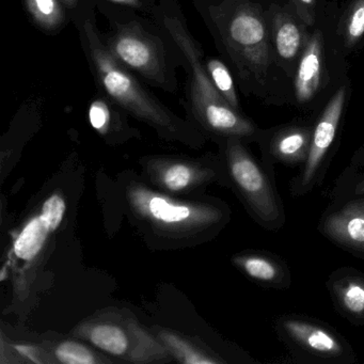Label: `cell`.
I'll use <instances>...</instances> for the list:
<instances>
[{"instance_id": "obj_1", "label": "cell", "mask_w": 364, "mask_h": 364, "mask_svg": "<svg viewBox=\"0 0 364 364\" xmlns=\"http://www.w3.org/2000/svg\"><path fill=\"white\" fill-rule=\"evenodd\" d=\"M73 24L97 91L120 106L129 116L150 125L165 139L201 144L203 136L198 127L164 105L137 75L110 54L97 28L95 14L82 16Z\"/></svg>"}, {"instance_id": "obj_2", "label": "cell", "mask_w": 364, "mask_h": 364, "mask_svg": "<svg viewBox=\"0 0 364 364\" xmlns=\"http://www.w3.org/2000/svg\"><path fill=\"white\" fill-rule=\"evenodd\" d=\"M151 18L166 31L182 57L186 74L185 103L188 120L206 133L223 138L250 139L257 127L234 109L208 77L201 44L191 33L178 0H156Z\"/></svg>"}, {"instance_id": "obj_3", "label": "cell", "mask_w": 364, "mask_h": 364, "mask_svg": "<svg viewBox=\"0 0 364 364\" xmlns=\"http://www.w3.org/2000/svg\"><path fill=\"white\" fill-rule=\"evenodd\" d=\"M108 31L102 33L110 54L142 82L167 93L178 88L182 57L171 38L153 20L134 10L97 1Z\"/></svg>"}, {"instance_id": "obj_4", "label": "cell", "mask_w": 364, "mask_h": 364, "mask_svg": "<svg viewBox=\"0 0 364 364\" xmlns=\"http://www.w3.org/2000/svg\"><path fill=\"white\" fill-rule=\"evenodd\" d=\"M217 50L242 85L263 84L269 65L267 31L253 0H191Z\"/></svg>"}, {"instance_id": "obj_5", "label": "cell", "mask_w": 364, "mask_h": 364, "mask_svg": "<svg viewBox=\"0 0 364 364\" xmlns=\"http://www.w3.org/2000/svg\"><path fill=\"white\" fill-rule=\"evenodd\" d=\"M225 140L230 176L249 210L264 227L280 228L284 223V213L267 174L249 154L242 140L237 138Z\"/></svg>"}, {"instance_id": "obj_6", "label": "cell", "mask_w": 364, "mask_h": 364, "mask_svg": "<svg viewBox=\"0 0 364 364\" xmlns=\"http://www.w3.org/2000/svg\"><path fill=\"white\" fill-rule=\"evenodd\" d=\"M129 200L140 218L166 233L195 234L221 219L214 206L176 201L138 185L129 188Z\"/></svg>"}, {"instance_id": "obj_7", "label": "cell", "mask_w": 364, "mask_h": 364, "mask_svg": "<svg viewBox=\"0 0 364 364\" xmlns=\"http://www.w3.org/2000/svg\"><path fill=\"white\" fill-rule=\"evenodd\" d=\"M78 334L109 355L133 362L163 359L167 349L133 321H116L106 316L80 326Z\"/></svg>"}, {"instance_id": "obj_8", "label": "cell", "mask_w": 364, "mask_h": 364, "mask_svg": "<svg viewBox=\"0 0 364 364\" xmlns=\"http://www.w3.org/2000/svg\"><path fill=\"white\" fill-rule=\"evenodd\" d=\"M280 330L291 345L308 355L327 361H346L350 348L336 332L325 326L299 317H284Z\"/></svg>"}, {"instance_id": "obj_9", "label": "cell", "mask_w": 364, "mask_h": 364, "mask_svg": "<svg viewBox=\"0 0 364 364\" xmlns=\"http://www.w3.org/2000/svg\"><path fill=\"white\" fill-rule=\"evenodd\" d=\"M345 89H340L326 106L312 133L310 151L304 163V169L295 185V193H304L312 188L321 171L328 151L336 139L338 123L345 104Z\"/></svg>"}, {"instance_id": "obj_10", "label": "cell", "mask_w": 364, "mask_h": 364, "mask_svg": "<svg viewBox=\"0 0 364 364\" xmlns=\"http://www.w3.org/2000/svg\"><path fill=\"white\" fill-rule=\"evenodd\" d=\"M323 232L336 244L364 252V200H358L332 213L323 220Z\"/></svg>"}, {"instance_id": "obj_11", "label": "cell", "mask_w": 364, "mask_h": 364, "mask_svg": "<svg viewBox=\"0 0 364 364\" xmlns=\"http://www.w3.org/2000/svg\"><path fill=\"white\" fill-rule=\"evenodd\" d=\"M127 117V112L120 106L99 91L89 103L88 119L91 127L110 141H121L135 135V129L129 127Z\"/></svg>"}, {"instance_id": "obj_12", "label": "cell", "mask_w": 364, "mask_h": 364, "mask_svg": "<svg viewBox=\"0 0 364 364\" xmlns=\"http://www.w3.org/2000/svg\"><path fill=\"white\" fill-rule=\"evenodd\" d=\"M329 289L343 315L353 323H364V274L341 272L332 277Z\"/></svg>"}, {"instance_id": "obj_13", "label": "cell", "mask_w": 364, "mask_h": 364, "mask_svg": "<svg viewBox=\"0 0 364 364\" xmlns=\"http://www.w3.org/2000/svg\"><path fill=\"white\" fill-rule=\"evenodd\" d=\"M323 65V38L319 31L309 42L300 59L295 77V93L298 102L308 103L318 90Z\"/></svg>"}, {"instance_id": "obj_14", "label": "cell", "mask_w": 364, "mask_h": 364, "mask_svg": "<svg viewBox=\"0 0 364 364\" xmlns=\"http://www.w3.org/2000/svg\"><path fill=\"white\" fill-rule=\"evenodd\" d=\"M312 133L302 127H287L278 132L270 142V154L287 165L304 163L310 151Z\"/></svg>"}, {"instance_id": "obj_15", "label": "cell", "mask_w": 364, "mask_h": 364, "mask_svg": "<svg viewBox=\"0 0 364 364\" xmlns=\"http://www.w3.org/2000/svg\"><path fill=\"white\" fill-rule=\"evenodd\" d=\"M155 178L157 182L172 193H180L199 183H203L210 174L206 170L199 169L186 161H159Z\"/></svg>"}, {"instance_id": "obj_16", "label": "cell", "mask_w": 364, "mask_h": 364, "mask_svg": "<svg viewBox=\"0 0 364 364\" xmlns=\"http://www.w3.org/2000/svg\"><path fill=\"white\" fill-rule=\"evenodd\" d=\"M23 6L33 26L43 33H59L72 22L61 0H23Z\"/></svg>"}, {"instance_id": "obj_17", "label": "cell", "mask_w": 364, "mask_h": 364, "mask_svg": "<svg viewBox=\"0 0 364 364\" xmlns=\"http://www.w3.org/2000/svg\"><path fill=\"white\" fill-rule=\"evenodd\" d=\"M236 265L253 280L268 285H280L287 280V268L272 255L247 253L236 257Z\"/></svg>"}, {"instance_id": "obj_18", "label": "cell", "mask_w": 364, "mask_h": 364, "mask_svg": "<svg viewBox=\"0 0 364 364\" xmlns=\"http://www.w3.org/2000/svg\"><path fill=\"white\" fill-rule=\"evenodd\" d=\"M50 232L48 223L41 215L29 220L14 242V249L16 257L25 261H31L37 257Z\"/></svg>"}, {"instance_id": "obj_19", "label": "cell", "mask_w": 364, "mask_h": 364, "mask_svg": "<svg viewBox=\"0 0 364 364\" xmlns=\"http://www.w3.org/2000/svg\"><path fill=\"white\" fill-rule=\"evenodd\" d=\"M277 52L284 60H291L299 52L302 33L299 26L287 14H277L274 21Z\"/></svg>"}, {"instance_id": "obj_20", "label": "cell", "mask_w": 364, "mask_h": 364, "mask_svg": "<svg viewBox=\"0 0 364 364\" xmlns=\"http://www.w3.org/2000/svg\"><path fill=\"white\" fill-rule=\"evenodd\" d=\"M206 72L212 80L217 92L234 108L240 112V101L236 92L233 76L228 65L220 59L215 57H206L204 59Z\"/></svg>"}, {"instance_id": "obj_21", "label": "cell", "mask_w": 364, "mask_h": 364, "mask_svg": "<svg viewBox=\"0 0 364 364\" xmlns=\"http://www.w3.org/2000/svg\"><path fill=\"white\" fill-rule=\"evenodd\" d=\"M161 342L168 347L172 355L183 363L187 364H215L220 363L221 360L213 358L204 351L198 349L189 341L172 332L163 331L159 333Z\"/></svg>"}, {"instance_id": "obj_22", "label": "cell", "mask_w": 364, "mask_h": 364, "mask_svg": "<svg viewBox=\"0 0 364 364\" xmlns=\"http://www.w3.org/2000/svg\"><path fill=\"white\" fill-rule=\"evenodd\" d=\"M55 357L65 364H95L99 362L95 353L75 341L60 343L55 349Z\"/></svg>"}, {"instance_id": "obj_23", "label": "cell", "mask_w": 364, "mask_h": 364, "mask_svg": "<svg viewBox=\"0 0 364 364\" xmlns=\"http://www.w3.org/2000/svg\"><path fill=\"white\" fill-rule=\"evenodd\" d=\"M345 42L347 46H353L364 36V0H355L349 8L345 18Z\"/></svg>"}, {"instance_id": "obj_24", "label": "cell", "mask_w": 364, "mask_h": 364, "mask_svg": "<svg viewBox=\"0 0 364 364\" xmlns=\"http://www.w3.org/2000/svg\"><path fill=\"white\" fill-rule=\"evenodd\" d=\"M65 213V202L60 195H53L44 202L41 216L48 223L50 231H55L60 225Z\"/></svg>"}, {"instance_id": "obj_25", "label": "cell", "mask_w": 364, "mask_h": 364, "mask_svg": "<svg viewBox=\"0 0 364 364\" xmlns=\"http://www.w3.org/2000/svg\"><path fill=\"white\" fill-rule=\"evenodd\" d=\"M102 3L109 4V5L117 6V7L125 8V9L134 10L139 12L144 16H152L155 7H156V0H97Z\"/></svg>"}, {"instance_id": "obj_26", "label": "cell", "mask_w": 364, "mask_h": 364, "mask_svg": "<svg viewBox=\"0 0 364 364\" xmlns=\"http://www.w3.org/2000/svg\"><path fill=\"white\" fill-rule=\"evenodd\" d=\"M69 11L72 23L87 14H95L97 0H61Z\"/></svg>"}, {"instance_id": "obj_27", "label": "cell", "mask_w": 364, "mask_h": 364, "mask_svg": "<svg viewBox=\"0 0 364 364\" xmlns=\"http://www.w3.org/2000/svg\"><path fill=\"white\" fill-rule=\"evenodd\" d=\"M297 3L298 8H299V14H301L304 18L309 16L311 20L310 11L314 9L315 0H295ZM306 20V18H304ZM312 22V20H311Z\"/></svg>"}, {"instance_id": "obj_28", "label": "cell", "mask_w": 364, "mask_h": 364, "mask_svg": "<svg viewBox=\"0 0 364 364\" xmlns=\"http://www.w3.org/2000/svg\"><path fill=\"white\" fill-rule=\"evenodd\" d=\"M355 193H357L358 195H364V181H362V182H360L359 184L357 185V187H355Z\"/></svg>"}, {"instance_id": "obj_29", "label": "cell", "mask_w": 364, "mask_h": 364, "mask_svg": "<svg viewBox=\"0 0 364 364\" xmlns=\"http://www.w3.org/2000/svg\"><path fill=\"white\" fill-rule=\"evenodd\" d=\"M364 200V199H363Z\"/></svg>"}]
</instances>
